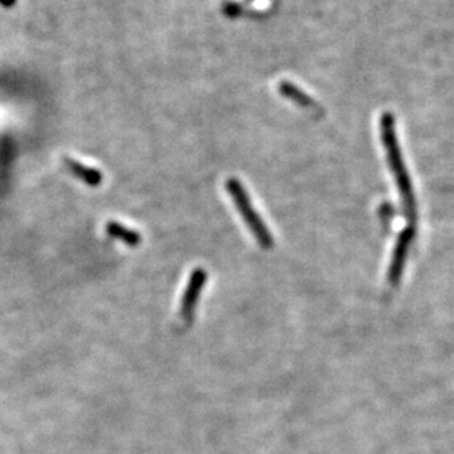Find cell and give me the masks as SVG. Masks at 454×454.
Listing matches in <instances>:
<instances>
[{
    "label": "cell",
    "instance_id": "cell-1",
    "mask_svg": "<svg viewBox=\"0 0 454 454\" xmlns=\"http://www.w3.org/2000/svg\"><path fill=\"white\" fill-rule=\"evenodd\" d=\"M225 187L229 193V197L232 198L236 210L239 211V214L242 215V220L248 226L249 232L254 234L258 245L264 249H270L274 245L273 236H272L269 227L266 226V223L263 222V219L259 217V214L252 207L249 195L245 190V187L242 186L241 180L230 177L226 180Z\"/></svg>",
    "mask_w": 454,
    "mask_h": 454
},
{
    "label": "cell",
    "instance_id": "cell-2",
    "mask_svg": "<svg viewBox=\"0 0 454 454\" xmlns=\"http://www.w3.org/2000/svg\"><path fill=\"white\" fill-rule=\"evenodd\" d=\"M208 274L204 269H195L187 280L186 289L182 296V304H180V317L189 323L193 320L195 316V309L198 306L200 295L207 284Z\"/></svg>",
    "mask_w": 454,
    "mask_h": 454
},
{
    "label": "cell",
    "instance_id": "cell-5",
    "mask_svg": "<svg viewBox=\"0 0 454 454\" xmlns=\"http://www.w3.org/2000/svg\"><path fill=\"white\" fill-rule=\"evenodd\" d=\"M67 165H68V168H70V171L73 172V175L77 179H80L81 182H84L86 185H89L92 187L100 186V183L103 180V176H102V172L99 170L88 167V165H83V164H80L77 161H73V160H68Z\"/></svg>",
    "mask_w": 454,
    "mask_h": 454
},
{
    "label": "cell",
    "instance_id": "cell-3",
    "mask_svg": "<svg viewBox=\"0 0 454 454\" xmlns=\"http://www.w3.org/2000/svg\"><path fill=\"white\" fill-rule=\"evenodd\" d=\"M279 93L282 95L284 98L292 100L294 103H296L301 108H306V110H314L317 113H321L320 105L311 98L309 96L306 92H302L299 88L291 81H280L279 83Z\"/></svg>",
    "mask_w": 454,
    "mask_h": 454
},
{
    "label": "cell",
    "instance_id": "cell-4",
    "mask_svg": "<svg viewBox=\"0 0 454 454\" xmlns=\"http://www.w3.org/2000/svg\"><path fill=\"white\" fill-rule=\"evenodd\" d=\"M105 232L108 236H111L113 239H117L128 247H139L142 242V236L139 232L128 229L127 226L117 223V222H110L105 226Z\"/></svg>",
    "mask_w": 454,
    "mask_h": 454
}]
</instances>
